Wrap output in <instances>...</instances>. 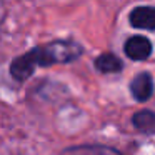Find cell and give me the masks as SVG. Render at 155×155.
<instances>
[{
    "label": "cell",
    "mask_w": 155,
    "mask_h": 155,
    "mask_svg": "<svg viewBox=\"0 0 155 155\" xmlns=\"http://www.w3.org/2000/svg\"><path fill=\"white\" fill-rule=\"evenodd\" d=\"M48 65H52V62L45 47H35L12 62L10 74L15 80L24 82L28 77H32V74L35 72L37 67H48Z\"/></svg>",
    "instance_id": "obj_1"
},
{
    "label": "cell",
    "mask_w": 155,
    "mask_h": 155,
    "mask_svg": "<svg viewBox=\"0 0 155 155\" xmlns=\"http://www.w3.org/2000/svg\"><path fill=\"white\" fill-rule=\"evenodd\" d=\"M48 57H50L52 65L54 64H65V62H72L82 54V47L75 42H68V40H58V42H52V44L45 45Z\"/></svg>",
    "instance_id": "obj_2"
},
{
    "label": "cell",
    "mask_w": 155,
    "mask_h": 155,
    "mask_svg": "<svg viewBox=\"0 0 155 155\" xmlns=\"http://www.w3.org/2000/svg\"><path fill=\"white\" fill-rule=\"evenodd\" d=\"M125 54L132 60H147L152 55V42L142 35L130 37L125 42Z\"/></svg>",
    "instance_id": "obj_3"
},
{
    "label": "cell",
    "mask_w": 155,
    "mask_h": 155,
    "mask_svg": "<svg viewBox=\"0 0 155 155\" xmlns=\"http://www.w3.org/2000/svg\"><path fill=\"white\" fill-rule=\"evenodd\" d=\"M130 24L135 28L142 30H155V8L147 5V7H137L130 14Z\"/></svg>",
    "instance_id": "obj_4"
},
{
    "label": "cell",
    "mask_w": 155,
    "mask_h": 155,
    "mask_svg": "<svg viewBox=\"0 0 155 155\" xmlns=\"http://www.w3.org/2000/svg\"><path fill=\"white\" fill-rule=\"evenodd\" d=\"M130 90L132 95L135 97V100L138 102H145L152 97V92H153V80H152L150 74H138L137 77L132 80L130 84Z\"/></svg>",
    "instance_id": "obj_5"
},
{
    "label": "cell",
    "mask_w": 155,
    "mask_h": 155,
    "mask_svg": "<svg viewBox=\"0 0 155 155\" xmlns=\"http://www.w3.org/2000/svg\"><path fill=\"white\" fill-rule=\"evenodd\" d=\"M122 67H124L122 60L114 54H102L95 60V68L102 74H117L122 70Z\"/></svg>",
    "instance_id": "obj_6"
},
{
    "label": "cell",
    "mask_w": 155,
    "mask_h": 155,
    "mask_svg": "<svg viewBox=\"0 0 155 155\" xmlns=\"http://www.w3.org/2000/svg\"><path fill=\"white\" fill-rule=\"evenodd\" d=\"M67 155H122L118 150L105 145H80L68 148Z\"/></svg>",
    "instance_id": "obj_7"
},
{
    "label": "cell",
    "mask_w": 155,
    "mask_h": 155,
    "mask_svg": "<svg viewBox=\"0 0 155 155\" xmlns=\"http://www.w3.org/2000/svg\"><path fill=\"white\" fill-rule=\"evenodd\" d=\"M135 128L143 134H153L155 130V115L152 110H140L132 118Z\"/></svg>",
    "instance_id": "obj_8"
}]
</instances>
